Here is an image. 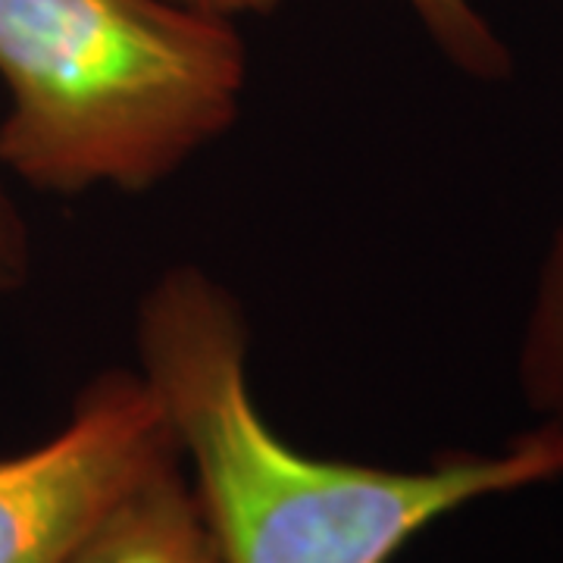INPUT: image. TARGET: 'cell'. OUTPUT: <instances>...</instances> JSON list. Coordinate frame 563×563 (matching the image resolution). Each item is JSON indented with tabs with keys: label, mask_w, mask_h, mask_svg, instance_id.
<instances>
[{
	"label": "cell",
	"mask_w": 563,
	"mask_h": 563,
	"mask_svg": "<svg viewBox=\"0 0 563 563\" xmlns=\"http://www.w3.org/2000/svg\"><path fill=\"white\" fill-rule=\"evenodd\" d=\"M0 85L7 179L144 191L235 125L247 47L179 0H0Z\"/></svg>",
	"instance_id": "cell-2"
},
{
	"label": "cell",
	"mask_w": 563,
	"mask_h": 563,
	"mask_svg": "<svg viewBox=\"0 0 563 563\" xmlns=\"http://www.w3.org/2000/svg\"><path fill=\"white\" fill-rule=\"evenodd\" d=\"M63 563H222L179 451L129 485Z\"/></svg>",
	"instance_id": "cell-4"
},
{
	"label": "cell",
	"mask_w": 563,
	"mask_h": 563,
	"mask_svg": "<svg viewBox=\"0 0 563 563\" xmlns=\"http://www.w3.org/2000/svg\"><path fill=\"white\" fill-rule=\"evenodd\" d=\"M188 7H198L203 13H217L225 20H244V16H266L279 10L285 0H179Z\"/></svg>",
	"instance_id": "cell-8"
},
{
	"label": "cell",
	"mask_w": 563,
	"mask_h": 563,
	"mask_svg": "<svg viewBox=\"0 0 563 563\" xmlns=\"http://www.w3.org/2000/svg\"><path fill=\"white\" fill-rule=\"evenodd\" d=\"M135 351L222 563H391L463 507L563 476V429L551 422L410 470L295 448L251 391L242 303L195 263L147 285Z\"/></svg>",
	"instance_id": "cell-1"
},
{
	"label": "cell",
	"mask_w": 563,
	"mask_h": 563,
	"mask_svg": "<svg viewBox=\"0 0 563 563\" xmlns=\"http://www.w3.org/2000/svg\"><path fill=\"white\" fill-rule=\"evenodd\" d=\"M169 454L173 432L139 373L98 376L51 439L0 457V563H63L103 510Z\"/></svg>",
	"instance_id": "cell-3"
},
{
	"label": "cell",
	"mask_w": 563,
	"mask_h": 563,
	"mask_svg": "<svg viewBox=\"0 0 563 563\" xmlns=\"http://www.w3.org/2000/svg\"><path fill=\"white\" fill-rule=\"evenodd\" d=\"M32 269V239L0 169V295L16 291Z\"/></svg>",
	"instance_id": "cell-7"
},
{
	"label": "cell",
	"mask_w": 563,
	"mask_h": 563,
	"mask_svg": "<svg viewBox=\"0 0 563 563\" xmlns=\"http://www.w3.org/2000/svg\"><path fill=\"white\" fill-rule=\"evenodd\" d=\"M426 38L457 73L473 81H504L514 73V51L476 7V0H401Z\"/></svg>",
	"instance_id": "cell-6"
},
{
	"label": "cell",
	"mask_w": 563,
	"mask_h": 563,
	"mask_svg": "<svg viewBox=\"0 0 563 563\" xmlns=\"http://www.w3.org/2000/svg\"><path fill=\"white\" fill-rule=\"evenodd\" d=\"M517 383L526 407L563 429V222L548 244L517 351Z\"/></svg>",
	"instance_id": "cell-5"
}]
</instances>
